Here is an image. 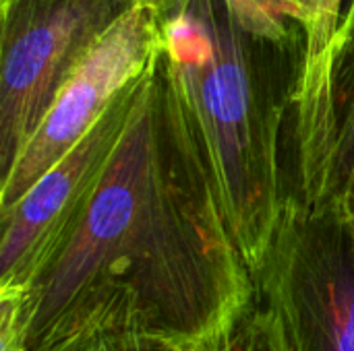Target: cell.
<instances>
[{"label": "cell", "mask_w": 354, "mask_h": 351, "mask_svg": "<svg viewBox=\"0 0 354 351\" xmlns=\"http://www.w3.org/2000/svg\"><path fill=\"white\" fill-rule=\"evenodd\" d=\"M226 351H354V240L338 205L286 199Z\"/></svg>", "instance_id": "3957f363"}, {"label": "cell", "mask_w": 354, "mask_h": 351, "mask_svg": "<svg viewBox=\"0 0 354 351\" xmlns=\"http://www.w3.org/2000/svg\"><path fill=\"white\" fill-rule=\"evenodd\" d=\"M292 2H295V0H292ZM295 4H297V2H295Z\"/></svg>", "instance_id": "5bb4252c"}, {"label": "cell", "mask_w": 354, "mask_h": 351, "mask_svg": "<svg viewBox=\"0 0 354 351\" xmlns=\"http://www.w3.org/2000/svg\"><path fill=\"white\" fill-rule=\"evenodd\" d=\"M139 81L120 93L85 139L52 166L15 205L0 209V292L27 290L35 277L104 172L127 124Z\"/></svg>", "instance_id": "8992f818"}, {"label": "cell", "mask_w": 354, "mask_h": 351, "mask_svg": "<svg viewBox=\"0 0 354 351\" xmlns=\"http://www.w3.org/2000/svg\"><path fill=\"white\" fill-rule=\"evenodd\" d=\"M97 351H178L168 345H162L151 339L135 337V335H110L104 339V343Z\"/></svg>", "instance_id": "30bf717a"}, {"label": "cell", "mask_w": 354, "mask_h": 351, "mask_svg": "<svg viewBox=\"0 0 354 351\" xmlns=\"http://www.w3.org/2000/svg\"><path fill=\"white\" fill-rule=\"evenodd\" d=\"M228 4L185 0L162 27V66L205 153L249 271L286 203L284 101L251 60Z\"/></svg>", "instance_id": "7a4b0ae2"}, {"label": "cell", "mask_w": 354, "mask_h": 351, "mask_svg": "<svg viewBox=\"0 0 354 351\" xmlns=\"http://www.w3.org/2000/svg\"><path fill=\"white\" fill-rule=\"evenodd\" d=\"M162 52V27L149 0L122 12L79 60L41 124L0 178V209L15 205L102 120Z\"/></svg>", "instance_id": "5b68a950"}, {"label": "cell", "mask_w": 354, "mask_h": 351, "mask_svg": "<svg viewBox=\"0 0 354 351\" xmlns=\"http://www.w3.org/2000/svg\"><path fill=\"white\" fill-rule=\"evenodd\" d=\"M295 2H297V6L305 12V21H307V8H309V2H311V0H295Z\"/></svg>", "instance_id": "4fadbf2b"}, {"label": "cell", "mask_w": 354, "mask_h": 351, "mask_svg": "<svg viewBox=\"0 0 354 351\" xmlns=\"http://www.w3.org/2000/svg\"><path fill=\"white\" fill-rule=\"evenodd\" d=\"M342 0H311L307 8V46L299 79L292 87L295 99L324 93L336 68V39Z\"/></svg>", "instance_id": "ba28073f"}, {"label": "cell", "mask_w": 354, "mask_h": 351, "mask_svg": "<svg viewBox=\"0 0 354 351\" xmlns=\"http://www.w3.org/2000/svg\"><path fill=\"white\" fill-rule=\"evenodd\" d=\"M139 0H15L4 4L0 178L29 143L97 37Z\"/></svg>", "instance_id": "277c9868"}, {"label": "cell", "mask_w": 354, "mask_h": 351, "mask_svg": "<svg viewBox=\"0 0 354 351\" xmlns=\"http://www.w3.org/2000/svg\"><path fill=\"white\" fill-rule=\"evenodd\" d=\"M23 294L25 290L0 292V351H27Z\"/></svg>", "instance_id": "9c48e42d"}, {"label": "cell", "mask_w": 354, "mask_h": 351, "mask_svg": "<svg viewBox=\"0 0 354 351\" xmlns=\"http://www.w3.org/2000/svg\"><path fill=\"white\" fill-rule=\"evenodd\" d=\"M340 211H342V215H344V219H346V223H348V230H351V236H353L354 240V172L353 176H351V182H348V186H346V190H344V194H342V199H340Z\"/></svg>", "instance_id": "7c38bea8"}, {"label": "cell", "mask_w": 354, "mask_h": 351, "mask_svg": "<svg viewBox=\"0 0 354 351\" xmlns=\"http://www.w3.org/2000/svg\"><path fill=\"white\" fill-rule=\"evenodd\" d=\"M110 335H79L73 339H66L48 351H97V348L104 343V339Z\"/></svg>", "instance_id": "8fae6325"}, {"label": "cell", "mask_w": 354, "mask_h": 351, "mask_svg": "<svg viewBox=\"0 0 354 351\" xmlns=\"http://www.w3.org/2000/svg\"><path fill=\"white\" fill-rule=\"evenodd\" d=\"M251 292L209 163L158 56L104 172L23 294L27 351L79 335L226 351Z\"/></svg>", "instance_id": "6da1fadb"}, {"label": "cell", "mask_w": 354, "mask_h": 351, "mask_svg": "<svg viewBox=\"0 0 354 351\" xmlns=\"http://www.w3.org/2000/svg\"><path fill=\"white\" fill-rule=\"evenodd\" d=\"M354 172V79L286 151V199L307 207L340 205Z\"/></svg>", "instance_id": "52a82bcc"}]
</instances>
